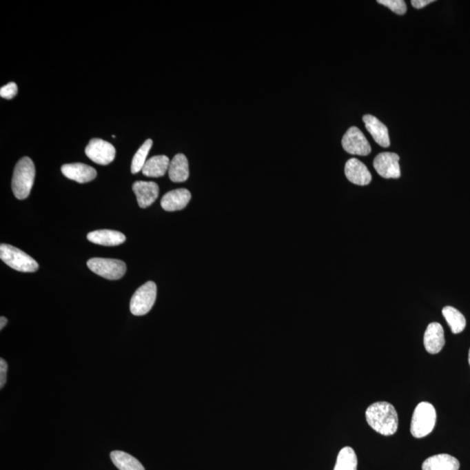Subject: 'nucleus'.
I'll list each match as a JSON object with an SVG mask.
<instances>
[{"instance_id":"f257e3e1","label":"nucleus","mask_w":470,"mask_h":470,"mask_svg":"<svg viewBox=\"0 0 470 470\" xmlns=\"http://www.w3.org/2000/svg\"><path fill=\"white\" fill-rule=\"evenodd\" d=\"M365 415L367 425L380 435L393 436L398 429V415L391 403H373L367 409Z\"/></svg>"},{"instance_id":"f03ea898","label":"nucleus","mask_w":470,"mask_h":470,"mask_svg":"<svg viewBox=\"0 0 470 470\" xmlns=\"http://www.w3.org/2000/svg\"><path fill=\"white\" fill-rule=\"evenodd\" d=\"M35 178V165L29 157H23L17 163L13 172L12 188L13 194L19 200L29 196Z\"/></svg>"},{"instance_id":"7ed1b4c3","label":"nucleus","mask_w":470,"mask_h":470,"mask_svg":"<svg viewBox=\"0 0 470 470\" xmlns=\"http://www.w3.org/2000/svg\"><path fill=\"white\" fill-rule=\"evenodd\" d=\"M436 411L431 403H419L413 413L410 432L413 438H423L429 436L435 428Z\"/></svg>"},{"instance_id":"20e7f679","label":"nucleus","mask_w":470,"mask_h":470,"mask_svg":"<svg viewBox=\"0 0 470 470\" xmlns=\"http://www.w3.org/2000/svg\"><path fill=\"white\" fill-rule=\"evenodd\" d=\"M0 258L12 269L19 272L32 273L39 269L37 261L25 252L11 245L1 244L0 246Z\"/></svg>"},{"instance_id":"39448f33","label":"nucleus","mask_w":470,"mask_h":470,"mask_svg":"<svg viewBox=\"0 0 470 470\" xmlns=\"http://www.w3.org/2000/svg\"><path fill=\"white\" fill-rule=\"evenodd\" d=\"M156 297L157 286L154 281H148L142 285L132 297L131 313L136 316H145L154 305Z\"/></svg>"},{"instance_id":"423d86ee","label":"nucleus","mask_w":470,"mask_h":470,"mask_svg":"<svg viewBox=\"0 0 470 470\" xmlns=\"http://www.w3.org/2000/svg\"><path fill=\"white\" fill-rule=\"evenodd\" d=\"M88 267L92 272L108 280H119L127 272L124 261L104 258H92L88 261Z\"/></svg>"},{"instance_id":"0eeeda50","label":"nucleus","mask_w":470,"mask_h":470,"mask_svg":"<svg viewBox=\"0 0 470 470\" xmlns=\"http://www.w3.org/2000/svg\"><path fill=\"white\" fill-rule=\"evenodd\" d=\"M342 144L344 150L350 154L367 156L371 153L369 141L358 127H350L344 134Z\"/></svg>"},{"instance_id":"6e6552de","label":"nucleus","mask_w":470,"mask_h":470,"mask_svg":"<svg viewBox=\"0 0 470 470\" xmlns=\"http://www.w3.org/2000/svg\"><path fill=\"white\" fill-rule=\"evenodd\" d=\"M85 154L99 165H108L114 161L116 150L114 145L101 139H92L85 147Z\"/></svg>"},{"instance_id":"1a4fd4ad","label":"nucleus","mask_w":470,"mask_h":470,"mask_svg":"<svg viewBox=\"0 0 470 470\" xmlns=\"http://www.w3.org/2000/svg\"><path fill=\"white\" fill-rule=\"evenodd\" d=\"M400 157L395 153H382L374 160V167L380 176L384 178H398L400 177Z\"/></svg>"},{"instance_id":"9d476101","label":"nucleus","mask_w":470,"mask_h":470,"mask_svg":"<svg viewBox=\"0 0 470 470\" xmlns=\"http://www.w3.org/2000/svg\"><path fill=\"white\" fill-rule=\"evenodd\" d=\"M423 343L427 352L436 355L441 352L445 345V330L438 323H430L425 331Z\"/></svg>"},{"instance_id":"9b49d317","label":"nucleus","mask_w":470,"mask_h":470,"mask_svg":"<svg viewBox=\"0 0 470 470\" xmlns=\"http://www.w3.org/2000/svg\"><path fill=\"white\" fill-rule=\"evenodd\" d=\"M345 175L347 180L358 186H367L372 180V175L366 165L356 158L347 161Z\"/></svg>"},{"instance_id":"f8f14e48","label":"nucleus","mask_w":470,"mask_h":470,"mask_svg":"<svg viewBox=\"0 0 470 470\" xmlns=\"http://www.w3.org/2000/svg\"><path fill=\"white\" fill-rule=\"evenodd\" d=\"M61 172L69 180L75 181L81 184L94 181L97 176V172L94 167L83 163L63 165Z\"/></svg>"},{"instance_id":"ddd939ff","label":"nucleus","mask_w":470,"mask_h":470,"mask_svg":"<svg viewBox=\"0 0 470 470\" xmlns=\"http://www.w3.org/2000/svg\"><path fill=\"white\" fill-rule=\"evenodd\" d=\"M132 190L141 208L150 207L159 196V186L153 181H136L132 185Z\"/></svg>"},{"instance_id":"4468645a","label":"nucleus","mask_w":470,"mask_h":470,"mask_svg":"<svg viewBox=\"0 0 470 470\" xmlns=\"http://www.w3.org/2000/svg\"><path fill=\"white\" fill-rule=\"evenodd\" d=\"M362 120L367 132L372 135L376 143L380 147H389L390 140L388 127L373 115H364Z\"/></svg>"},{"instance_id":"2eb2a0df","label":"nucleus","mask_w":470,"mask_h":470,"mask_svg":"<svg viewBox=\"0 0 470 470\" xmlns=\"http://www.w3.org/2000/svg\"><path fill=\"white\" fill-rule=\"evenodd\" d=\"M191 200L190 192L185 188H180L168 192L161 198V207L167 212L184 210Z\"/></svg>"},{"instance_id":"dca6fc26","label":"nucleus","mask_w":470,"mask_h":470,"mask_svg":"<svg viewBox=\"0 0 470 470\" xmlns=\"http://www.w3.org/2000/svg\"><path fill=\"white\" fill-rule=\"evenodd\" d=\"M88 239L101 246L115 247L124 243L125 236L121 232L103 229L91 232L88 234Z\"/></svg>"},{"instance_id":"f3484780","label":"nucleus","mask_w":470,"mask_h":470,"mask_svg":"<svg viewBox=\"0 0 470 470\" xmlns=\"http://www.w3.org/2000/svg\"><path fill=\"white\" fill-rule=\"evenodd\" d=\"M459 469L458 460L448 454L433 456L422 463V470H459Z\"/></svg>"},{"instance_id":"a211bd4d","label":"nucleus","mask_w":470,"mask_h":470,"mask_svg":"<svg viewBox=\"0 0 470 470\" xmlns=\"http://www.w3.org/2000/svg\"><path fill=\"white\" fill-rule=\"evenodd\" d=\"M170 160L165 155H158L149 159L144 165L142 173L145 176L151 178H160L164 176L170 170Z\"/></svg>"},{"instance_id":"6ab92c4d","label":"nucleus","mask_w":470,"mask_h":470,"mask_svg":"<svg viewBox=\"0 0 470 470\" xmlns=\"http://www.w3.org/2000/svg\"><path fill=\"white\" fill-rule=\"evenodd\" d=\"M168 174H170V180L174 182H184L187 180L190 177V165L184 154L175 155L170 162Z\"/></svg>"},{"instance_id":"aec40b11","label":"nucleus","mask_w":470,"mask_h":470,"mask_svg":"<svg viewBox=\"0 0 470 470\" xmlns=\"http://www.w3.org/2000/svg\"><path fill=\"white\" fill-rule=\"evenodd\" d=\"M110 456L114 464L120 470H145L139 460L127 453L116 450L111 453Z\"/></svg>"},{"instance_id":"412c9836","label":"nucleus","mask_w":470,"mask_h":470,"mask_svg":"<svg viewBox=\"0 0 470 470\" xmlns=\"http://www.w3.org/2000/svg\"><path fill=\"white\" fill-rule=\"evenodd\" d=\"M442 314L453 334H460L465 329L466 319L459 310L455 309V307L448 306L442 309Z\"/></svg>"},{"instance_id":"4be33fe9","label":"nucleus","mask_w":470,"mask_h":470,"mask_svg":"<svg viewBox=\"0 0 470 470\" xmlns=\"http://www.w3.org/2000/svg\"><path fill=\"white\" fill-rule=\"evenodd\" d=\"M357 464L358 461L355 450L351 447H345L339 452L334 470H357Z\"/></svg>"},{"instance_id":"5701e85b","label":"nucleus","mask_w":470,"mask_h":470,"mask_svg":"<svg viewBox=\"0 0 470 470\" xmlns=\"http://www.w3.org/2000/svg\"><path fill=\"white\" fill-rule=\"evenodd\" d=\"M153 145V141L151 139L145 141L143 145H141L140 149L135 154L134 159H132L131 172L132 174H138L139 172L143 170L145 162H147V157L150 152V149Z\"/></svg>"},{"instance_id":"b1692460","label":"nucleus","mask_w":470,"mask_h":470,"mask_svg":"<svg viewBox=\"0 0 470 470\" xmlns=\"http://www.w3.org/2000/svg\"><path fill=\"white\" fill-rule=\"evenodd\" d=\"M377 2L380 5L387 6L393 12L398 15L405 14L407 12L406 3L403 0H378Z\"/></svg>"},{"instance_id":"393cba45","label":"nucleus","mask_w":470,"mask_h":470,"mask_svg":"<svg viewBox=\"0 0 470 470\" xmlns=\"http://www.w3.org/2000/svg\"><path fill=\"white\" fill-rule=\"evenodd\" d=\"M18 94V87L16 83L11 82L0 89V96L6 99H12Z\"/></svg>"},{"instance_id":"a878e982","label":"nucleus","mask_w":470,"mask_h":470,"mask_svg":"<svg viewBox=\"0 0 470 470\" xmlns=\"http://www.w3.org/2000/svg\"><path fill=\"white\" fill-rule=\"evenodd\" d=\"M8 363L4 359H0V388H4L6 382V373H8Z\"/></svg>"},{"instance_id":"bb28decb","label":"nucleus","mask_w":470,"mask_h":470,"mask_svg":"<svg viewBox=\"0 0 470 470\" xmlns=\"http://www.w3.org/2000/svg\"><path fill=\"white\" fill-rule=\"evenodd\" d=\"M435 2V0H412L411 4L416 9H422Z\"/></svg>"},{"instance_id":"cd10ccee","label":"nucleus","mask_w":470,"mask_h":470,"mask_svg":"<svg viewBox=\"0 0 470 470\" xmlns=\"http://www.w3.org/2000/svg\"><path fill=\"white\" fill-rule=\"evenodd\" d=\"M6 324H8V319H6V318L4 316L0 318V329L2 330L3 329H4Z\"/></svg>"},{"instance_id":"c85d7f7f","label":"nucleus","mask_w":470,"mask_h":470,"mask_svg":"<svg viewBox=\"0 0 470 470\" xmlns=\"http://www.w3.org/2000/svg\"><path fill=\"white\" fill-rule=\"evenodd\" d=\"M469 365H470V349H469Z\"/></svg>"}]
</instances>
